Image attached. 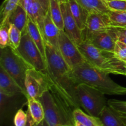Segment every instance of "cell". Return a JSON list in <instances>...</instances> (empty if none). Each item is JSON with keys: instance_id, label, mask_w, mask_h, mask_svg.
Segmentation results:
<instances>
[{"instance_id": "obj_29", "label": "cell", "mask_w": 126, "mask_h": 126, "mask_svg": "<svg viewBox=\"0 0 126 126\" xmlns=\"http://www.w3.org/2000/svg\"><path fill=\"white\" fill-rule=\"evenodd\" d=\"M109 10L116 11H126V0H110L105 2Z\"/></svg>"}, {"instance_id": "obj_38", "label": "cell", "mask_w": 126, "mask_h": 126, "mask_svg": "<svg viewBox=\"0 0 126 126\" xmlns=\"http://www.w3.org/2000/svg\"><path fill=\"white\" fill-rule=\"evenodd\" d=\"M102 1H103V2H104L105 3V2H108V1H110V0H102Z\"/></svg>"}, {"instance_id": "obj_11", "label": "cell", "mask_w": 126, "mask_h": 126, "mask_svg": "<svg viewBox=\"0 0 126 126\" xmlns=\"http://www.w3.org/2000/svg\"><path fill=\"white\" fill-rule=\"evenodd\" d=\"M20 5L25 10L28 17L38 25L43 33L44 18L49 12L50 0H20Z\"/></svg>"}, {"instance_id": "obj_28", "label": "cell", "mask_w": 126, "mask_h": 126, "mask_svg": "<svg viewBox=\"0 0 126 126\" xmlns=\"http://www.w3.org/2000/svg\"><path fill=\"white\" fill-rule=\"evenodd\" d=\"M9 27V25L0 26V47H1V49L10 46Z\"/></svg>"}, {"instance_id": "obj_23", "label": "cell", "mask_w": 126, "mask_h": 126, "mask_svg": "<svg viewBox=\"0 0 126 126\" xmlns=\"http://www.w3.org/2000/svg\"><path fill=\"white\" fill-rule=\"evenodd\" d=\"M89 12L108 14L109 9L102 0H76Z\"/></svg>"}, {"instance_id": "obj_12", "label": "cell", "mask_w": 126, "mask_h": 126, "mask_svg": "<svg viewBox=\"0 0 126 126\" xmlns=\"http://www.w3.org/2000/svg\"><path fill=\"white\" fill-rule=\"evenodd\" d=\"M60 5L63 18L64 32L70 37V39L79 46L83 41L82 31L79 29L76 20L72 16L68 2H62L60 3Z\"/></svg>"}, {"instance_id": "obj_4", "label": "cell", "mask_w": 126, "mask_h": 126, "mask_svg": "<svg viewBox=\"0 0 126 126\" xmlns=\"http://www.w3.org/2000/svg\"><path fill=\"white\" fill-rule=\"evenodd\" d=\"M0 66L3 68L18 84L26 97L25 81L27 70L30 68L18 55L16 50L11 46L1 49Z\"/></svg>"}, {"instance_id": "obj_26", "label": "cell", "mask_w": 126, "mask_h": 126, "mask_svg": "<svg viewBox=\"0 0 126 126\" xmlns=\"http://www.w3.org/2000/svg\"><path fill=\"white\" fill-rule=\"evenodd\" d=\"M107 105L122 119L126 120V101L110 99L107 101Z\"/></svg>"}, {"instance_id": "obj_2", "label": "cell", "mask_w": 126, "mask_h": 126, "mask_svg": "<svg viewBox=\"0 0 126 126\" xmlns=\"http://www.w3.org/2000/svg\"><path fill=\"white\" fill-rule=\"evenodd\" d=\"M73 75L76 83H85L105 95H126V87L111 79L109 74L105 73L87 62L73 70Z\"/></svg>"}, {"instance_id": "obj_25", "label": "cell", "mask_w": 126, "mask_h": 126, "mask_svg": "<svg viewBox=\"0 0 126 126\" xmlns=\"http://www.w3.org/2000/svg\"><path fill=\"white\" fill-rule=\"evenodd\" d=\"M111 27L126 28V11L109 10L108 12Z\"/></svg>"}, {"instance_id": "obj_39", "label": "cell", "mask_w": 126, "mask_h": 126, "mask_svg": "<svg viewBox=\"0 0 126 126\" xmlns=\"http://www.w3.org/2000/svg\"><path fill=\"white\" fill-rule=\"evenodd\" d=\"M123 120H124V119H123ZM124 121L125 122V123H126V120H124Z\"/></svg>"}, {"instance_id": "obj_5", "label": "cell", "mask_w": 126, "mask_h": 126, "mask_svg": "<svg viewBox=\"0 0 126 126\" xmlns=\"http://www.w3.org/2000/svg\"><path fill=\"white\" fill-rule=\"evenodd\" d=\"M76 93L80 107L92 116L98 118L107 105L104 94L86 84H78Z\"/></svg>"}, {"instance_id": "obj_40", "label": "cell", "mask_w": 126, "mask_h": 126, "mask_svg": "<svg viewBox=\"0 0 126 126\" xmlns=\"http://www.w3.org/2000/svg\"></svg>"}, {"instance_id": "obj_31", "label": "cell", "mask_w": 126, "mask_h": 126, "mask_svg": "<svg viewBox=\"0 0 126 126\" xmlns=\"http://www.w3.org/2000/svg\"><path fill=\"white\" fill-rule=\"evenodd\" d=\"M27 119L28 116L27 112H25L22 109H19L14 116V124L15 126H25Z\"/></svg>"}, {"instance_id": "obj_34", "label": "cell", "mask_w": 126, "mask_h": 126, "mask_svg": "<svg viewBox=\"0 0 126 126\" xmlns=\"http://www.w3.org/2000/svg\"><path fill=\"white\" fill-rule=\"evenodd\" d=\"M114 29L118 33L126 36V28H114Z\"/></svg>"}, {"instance_id": "obj_35", "label": "cell", "mask_w": 126, "mask_h": 126, "mask_svg": "<svg viewBox=\"0 0 126 126\" xmlns=\"http://www.w3.org/2000/svg\"><path fill=\"white\" fill-rule=\"evenodd\" d=\"M75 126H86L84 124H82V123H79V122L78 121H75Z\"/></svg>"}, {"instance_id": "obj_37", "label": "cell", "mask_w": 126, "mask_h": 126, "mask_svg": "<svg viewBox=\"0 0 126 126\" xmlns=\"http://www.w3.org/2000/svg\"><path fill=\"white\" fill-rule=\"evenodd\" d=\"M57 1L59 2V3H62V2H68V0H56Z\"/></svg>"}, {"instance_id": "obj_30", "label": "cell", "mask_w": 126, "mask_h": 126, "mask_svg": "<svg viewBox=\"0 0 126 126\" xmlns=\"http://www.w3.org/2000/svg\"><path fill=\"white\" fill-rule=\"evenodd\" d=\"M114 53L117 58L126 62V44L118 40L116 43Z\"/></svg>"}, {"instance_id": "obj_6", "label": "cell", "mask_w": 126, "mask_h": 126, "mask_svg": "<svg viewBox=\"0 0 126 126\" xmlns=\"http://www.w3.org/2000/svg\"><path fill=\"white\" fill-rule=\"evenodd\" d=\"M15 50L30 68L46 73V59L41 54L28 32L22 35L20 46Z\"/></svg>"}, {"instance_id": "obj_19", "label": "cell", "mask_w": 126, "mask_h": 126, "mask_svg": "<svg viewBox=\"0 0 126 126\" xmlns=\"http://www.w3.org/2000/svg\"><path fill=\"white\" fill-rule=\"evenodd\" d=\"M28 110H29L34 122V126H37L42 123L45 118L44 107L40 100L27 97Z\"/></svg>"}, {"instance_id": "obj_18", "label": "cell", "mask_w": 126, "mask_h": 126, "mask_svg": "<svg viewBox=\"0 0 126 126\" xmlns=\"http://www.w3.org/2000/svg\"><path fill=\"white\" fill-rule=\"evenodd\" d=\"M28 18L25 10L19 4L10 16L9 22L14 25L22 32L23 35L27 32Z\"/></svg>"}, {"instance_id": "obj_14", "label": "cell", "mask_w": 126, "mask_h": 126, "mask_svg": "<svg viewBox=\"0 0 126 126\" xmlns=\"http://www.w3.org/2000/svg\"><path fill=\"white\" fill-rule=\"evenodd\" d=\"M0 92L11 97L19 94L24 95L18 84L1 66H0Z\"/></svg>"}, {"instance_id": "obj_22", "label": "cell", "mask_w": 126, "mask_h": 126, "mask_svg": "<svg viewBox=\"0 0 126 126\" xmlns=\"http://www.w3.org/2000/svg\"><path fill=\"white\" fill-rule=\"evenodd\" d=\"M75 121L79 122L86 126H103L99 118L92 116L84 112L81 108H76L73 112Z\"/></svg>"}, {"instance_id": "obj_20", "label": "cell", "mask_w": 126, "mask_h": 126, "mask_svg": "<svg viewBox=\"0 0 126 126\" xmlns=\"http://www.w3.org/2000/svg\"><path fill=\"white\" fill-rule=\"evenodd\" d=\"M103 126H126L125 122L108 105L102 110L99 117Z\"/></svg>"}, {"instance_id": "obj_32", "label": "cell", "mask_w": 126, "mask_h": 126, "mask_svg": "<svg viewBox=\"0 0 126 126\" xmlns=\"http://www.w3.org/2000/svg\"><path fill=\"white\" fill-rule=\"evenodd\" d=\"M27 116H28V119H27V124L25 126H34V122L33 120V118H32V115H31L30 113L29 110H27Z\"/></svg>"}, {"instance_id": "obj_27", "label": "cell", "mask_w": 126, "mask_h": 126, "mask_svg": "<svg viewBox=\"0 0 126 126\" xmlns=\"http://www.w3.org/2000/svg\"><path fill=\"white\" fill-rule=\"evenodd\" d=\"M9 34L10 46L14 49H17L20 44L22 39V32L14 24L10 23L9 27Z\"/></svg>"}, {"instance_id": "obj_21", "label": "cell", "mask_w": 126, "mask_h": 126, "mask_svg": "<svg viewBox=\"0 0 126 126\" xmlns=\"http://www.w3.org/2000/svg\"><path fill=\"white\" fill-rule=\"evenodd\" d=\"M20 0H4L1 6L0 26L9 25V20L10 16L20 4Z\"/></svg>"}, {"instance_id": "obj_36", "label": "cell", "mask_w": 126, "mask_h": 126, "mask_svg": "<svg viewBox=\"0 0 126 126\" xmlns=\"http://www.w3.org/2000/svg\"><path fill=\"white\" fill-rule=\"evenodd\" d=\"M37 126H49L47 125V124L46 122L45 121V120H44L41 123V124H39V125Z\"/></svg>"}, {"instance_id": "obj_3", "label": "cell", "mask_w": 126, "mask_h": 126, "mask_svg": "<svg viewBox=\"0 0 126 126\" xmlns=\"http://www.w3.org/2000/svg\"><path fill=\"white\" fill-rule=\"evenodd\" d=\"M86 61L108 74L126 76V62L119 60L113 52L103 50L82 42L78 46Z\"/></svg>"}, {"instance_id": "obj_15", "label": "cell", "mask_w": 126, "mask_h": 126, "mask_svg": "<svg viewBox=\"0 0 126 126\" xmlns=\"http://www.w3.org/2000/svg\"><path fill=\"white\" fill-rule=\"evenodd\" d=\"M60 32V30L52 20L50 12H49L44 18L43 28V34L47 44L58 49Z\"/></svg>"}, {"instance_id": "obj_24", "label": "cell", "mask_w": 126, "mask_h": 126, "mask_svg": "<svg viewBox=\"0 0 126 126\" xmlns=\"http://www.w3.org/2000/svg\"><path fill=\"white\" fill-rule=\"evenodd\" d=\"M51 18L60 30H64L63 18L60 3L56 0H50L49 7Z\"/></svg>"}, {"instance_id": "obj_10", "label": "cell", "mask_w": 126, "mask_h": 126, "mask_svg": "<svg viewBox=\"0 0 126 126\" xmlns=\"http://www.w3.org/2000/svg\"><path fill=\"white\" fill-rule=\"evenodd\" d=\"M82 38L85 43L103 50L114 52L116 43L118 41L115 32L111 28L108 30L97 32L82 31Z\"/></svg>"}, {"instance_id": "obj_1", "label": "cell", "mask_w": 126, "mask_h": 126, "mask_svg": "<svg viewBox=\"0 0 126 126\" xmlns=\"http://www.w3.org/2000/svg\"><path fill=\"white\" fill-rule=\"evenodd\" d=\"M46 72L49 91L60 107L68 126H75L73 112L81 108L76 93V83L73 70L62 57L60 52L46 43Z\"/></svg>"}, {"instance_id": "obj_8", "label": "cell", "mask_w": 126, "mask_h": 126, "mask_svg": "<svg viewBox=\"0 0 126 126\" xmlns=\"http://www.w3.org/2000/svg\"><path fill=\"white\" fill-rule=\"evenodd\" d=\"M25 87L26 97L39 100L43 94L49 91V83L46 74L33 68L28 69L26 74Z\"/></svg>"}, {"instance_id": "obj_13", "label": "cell", "mask_w": 126, "mask_h": 126, "mask_svg": "<svg viewBox=\"0 0 126 126\" xmlns=\"http://www.w3.org/2000/svg\"><path fill=\"white\" fill-rule=\"evenodd\" d=\"M111 28L108 14L89 12L86 22V28L84 30L97 32L108 30Z\"/></svg>"}, {"instance_id": "obj_17", "label": "cell", "mask_w": 126, "mask_h": 126, "mask_svg": "<svg viewBox=\"0 0 126 126\" xmlns=\"http://www.w3.org/2000/svg\"><path fill=\"white\" fill-rule=\"evenodd\" d=\"M68 2L78 26L81 30L83 31L86 28V22L89 12L76 0H68Z\"/></svg>"}, {"instance_id": "obj_33", "label": "cell", "mask_w": 126, "mask_h": 126, "mask_svg": "<svg viewBox=\"0 0 126 126\" xmlns=\"http://www.w3.org/2000/svg\"><path fill=\"white\" fill-rule=\"evenodd\" d=\"M112 28H113V30L115 32L116 34L118 40L120 41L123 42V43H124V44H126V36L124 35V34H121V33H118V32H117L114 29V28H113V27H112Z\"/></svg>"}, {"instance_id": "obj_7", "label": "cell", "mask_w": 126, "mask_h": 126, "mask_svg": "<svg viewBox=\"0 0 126 126\" xmlns=\"http://www.w3.org/2000/svg\"><path fill=\"white\" fill-rule=\"evenodd\" d=\"M58 50L64 60L72 70L86 62L78 46L70 39L64 30L60 32Z\"/></svg>"}, {"instance_id": "obj_16", "label": "cell", "mask_w": 126, "mask_h": 126, "mask_svg": "<svg viewBox=\"0 0 126 126\" xmlns=\"http://www.w3.org/2000/svg\"><path fill=\"white\" fill-rule=\"evenodd\" d=\"M27 32L30 36L32 40L38 46V49H39L43 56L46 58V41L44 36L38 25L30 18H28Z\"/></svg>"}, {"instance_id": "obj_9", "label": "cell", "mask_w": 126, "mask_h": 126, "mask_svg": "<svg viewBox=\"0 0 126 126\" xmlns=\"http://www.w3.org/2000/svg\"><path fill=\"white\" fill-rule=\"evenodd\" d=\"M43 104L45 113L44 120L49 126H68L54 97L49 91H47L39 98Z\"/></svg>"}]
</instances>
